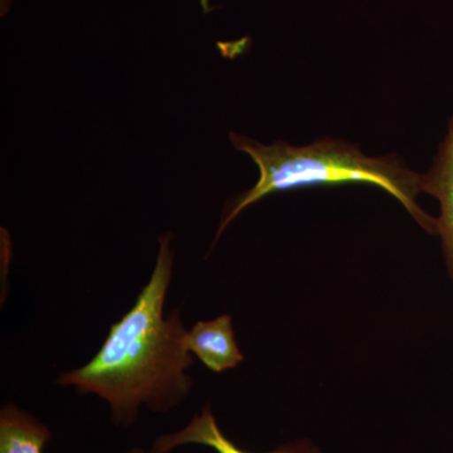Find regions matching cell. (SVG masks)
I'll use <instances>...</instances> for the list:
<instances>
[{
    "label": "cell",
    "mask_w": 453,
    "mask_h": 453,
    "mask_svg": "<svg viewBox=\"0 0 453 453\" xmlns=\"http://www.w3.org/2000/svg\"><path fill=\"white\" fill-rule=\"evenodd\" d=\"M169 238L170 234L160 237L153 275L133 308L112 325L94 359L58 380L62 386L106 401L112 422L121 427L136 422L142 405L154 412H168L192 388L187 369L193 359L183 345L187 330L179 311L164 319L174 258Z\"/></svg>",
    "instance_id": "1"
},
{
    "label": "cell",
    "mask_w": 453,
    "mask_h": 453,
    "mask_svg": "<svg viewBox=\"0 0 453 453\" xmlns=\"http://www.w3.org/2000/svg\"><path fill=\"white\" fill-rule=\"evenodd\" d=\"M229 136L235 149L257 164L259 178L255 187L235 201L220 223L217 238L241 211L265 196L295 188L342 183L380 187L395 196L426 231L437 234L436 219L417 203V196L422 193V174L408 169L396 157H369L356 145L342 140L321 139L297 148L282 140L266 146L237 134Z\"/></svg>",
    "instance_id": "2"
},
{
    "label": "cell",
    "mask_w": 453,
    "mask_h": 453,
    "mask_svg": "<svg viewBox=\"0 0 453 453\" xmlns=\"http://www.w3.org/2000/svg\"><path fill=\"white\" fill-rule=\"evenodd\" d=\"M186 445L210 447L217 453H250L240 449L220 431L210 405H204L201 413L196 414L192 421L180 431L157 437L149 453H170L178 447ZM268 453H320V451L310 441L301 440L279 447L275 451Z\"/></svg>",
    "instance_id": "3"
},
{
    "label": "cell",
    "mask_w": 453,
    "mask_h": 453,
    "mask_svg": "<svg viewBox=\"0 0 453 453\" xmlns=\"http://www.w3.org/2000/svg\"><path fill=\"white\" fill-rule=\"evenodd\" d=\"M421 187L422 192L434 196L440 203L437 234L442 240L447 267L453 280V115L431 169L422 174Z\"/></svg>",
    "instance_id": "4"
},
{
    "label": "cell",
    "mask_w": 453,
    "mask_h": 453,
    "mask_svg": "<svg viewBox=\"0 0 453 453\" xmlns=\"http://www.w3.org/2000/svg\"><path fill=\"white\" fill-rule=\"evenodd\" d=\"M183 345L188 353L195 354L203 365L214 372L235 368L243 360L229 315L198 321L184 334Z\"/></svg>",
    "instance_id": "5"
},
{
    "label": "cell",
    "mask_w": 453,
    "mask_h": 453,
    "mask_svg": "<svg viewBox=\"0 0 453 453\" xmlns=\"http://www.w3.org/2000/svg\"><path fill=\"white\" fill-rule=\"evenodd\" d=\"M52 437L47 426L16 404L0 411V453H42Z\"/></svg>",
    "instance_id": "6"
},
{
    "label": "cell",
    "mask_w": 453,
    "mask_h": 453,
    "mask_svg": "<svg viewBox=\"0 0 453 453\" xmlns=\"http://www.w3.org/2000/svg\"><path fill=\"white\" fill-rule=\"evenodd\" d=\"M125 453H146L144 449H140V447H134V449H129V451Z\"/></svg>",
    "instance_id": "7"
}]
</instances>
